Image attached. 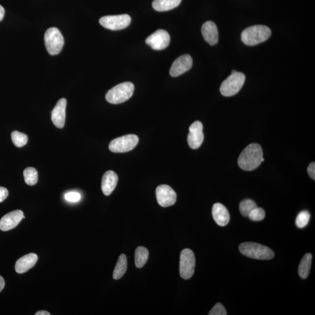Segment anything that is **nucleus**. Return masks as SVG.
<instances>
[{
    "mask_svg": "<svg viewBox=\"0 0 315 315\" xmlns=\"http://www.w3.org/2000/svg\"><path fill=\"white\" fill-rule=\"evenodd\" d=\"M134 91V86L130 82L117 85L106 95V100L112 104H119L129 100Z\"/></svg>",
    "mask_w": 315,
    "mask_h": 315,
    "instance_id": "nucleus-4",
    "label": "nucleus"
},
{
    "mask_svg": "<svg viewBox=\"0 0 315 315\" xmlns=\"http://www.w3.org/2000/svg\"><path fill=\"white\" fill-rule=\"evenodd\" d=\"M158 203L163 207L173 206L176 203L177 195L175 191L168 185H162L156 189Z\"/></svg>",
    "mask_w": 315,
    "mask_h": 315,
    "instance_id": "nucleus-11",
    "label": "nucleus"
},
{
    "mask_svg": "<svg viewBox=\"0 0 315 315\" xmlns=\"http://www.w3.org/2000/svg\"><path fill=\"white\" fill-rule=\"evenodd\" d=\"M257 204L254 201L250 199L244 200L240 204L239 210L240 213L244 217H248V215L254 208H256Z\"/></svg>",
    "mask_w": 315,
    "mask_h": 315,
    "instance_id": "nucleus-25",
    "label": "nucleus"
},
{
    "mask_svg": "<svg viewBox=\"0 0 315 315\" xmlns=\"http://www.w3.org/2000/svg\"><path fill=\"white\" fill-rule=\"evenodd\" d=\"M118 182V176L115 172L109 171L105 173L102 180V190L105 196L111 195Z\"/></svg>",
    "mask_w": 315,
    "mask_h": 315,
    "instance_id": "nucleus-19",
    "label": "nucleus"
},
{
    "mask_svg": "<svg viewBox=\"0 0 315 315\" xmlns=\"http://www.w3.org/2000/svg\"><path fill=\"white\" fill-rule=\"evenodd\" d=\"M5 10L3 7L0 5V21H2L4 17H5Z\"/></svg>",
    "mask_w": 315,
    "mask_h": 315,
    "instance_id": "nucleus-34",
    "label": "nucleus"
},
{
    "mask_svg": "<svg viewBox=\"0 0 315 315\" xmlns=\"http://www.w3.org/2000/svg\"><path fill=\"white\" fill-rule=\"evenodd\" d=\"M265 212L262 208L256 207L250 212L248 217L253 221H260L265 218Z\"/></svg>",
    "mask_w": 315,
    "mask_h": 315,
    "instance_id": "nucleus-28",
    "label": "nucleus"
},
{
    "mask_svg": "<svg viewBox=\"0 0 315 315\" xmlns=\"http://www.w3.org/2000/svg\"><path fill=\"white\" fill-rule=\"evenodd\" d=\"M24 212L18 210L7 214L0 220V229L3 231H8L15 228L23 219Z\"/></svg>",
    "mask_w": 315,
    "mask_h": 315,
    "instance_id": "nucleus-14",
    "label": "nucleus"
},
{
    "mask_svg": "<svg viewBox=\"0 0 315 315\" xmlns=\"http://www.w3.org/2000/svg\"><path fill=\"white\" fill-rule=\"evenodd\" d=\"M65 199L70 202H77L81 199V195L79 193L77 192H69L65 194Z\"/></svg>",
    "mask_w": 315,
    "mask_h": 315,
    "instance_id": "nucleus-30",
    "label": "nucleus"
},
{
    "mask_svg": "<svg viewBox=\"0 0 315 315\" xmlns=\"http://www.w3.org/2000/svg\"><path fill=\"white\" fill-rule=\"evenodd\" d=\"M307 173H308L311 178L315 179V164L314 162L310 163L307 169Z\"/></svg>",
    "mask_w": 315,
    "mask_h": 315,
    "instance_id": "nucleus-32",
    "label": "nucleus"
},
{
    "mask_svg": "<svg viewBox=\"0 0 315 315\" xmlns=\"http://www.w3.org/2000/svg\"><path fill=\"white\" fill-rule=\"evenodd\" d=\"M127 269V259L125 254H122L119 257L114 271H113V277L115 279L121 278L126 273Z\"/></svg>",
    "mask_w": 315,
    "mask_h": 315,
    "instance_id": "nucleus-22",
    "label": "nucleus"
},
{
    "mask_svg": "<svg viewBox=\"0 0 315 315\" xmlns=\"http://www.w3.org/2000/svg\"><path fill=\"white\" fill-rule=\"evenodd\" d=\"M24 177L25 182L27 185L34 186L38 181V173L37 170L33 167L27 168L24 170Z\"/></svg>",
    "mask_w": 315,
    "mask_h": 315,
    "instance_id": "nucleus-24",
    "label": "nucleus"
},
{
    "mask_svg": "<svg viewBox=\"0 0 315 315\" xmlns=\"http://www.w3.org/2000/svg\"><path fill=\"white\" fill-rule=\"evenodd\" d=\"M271 35V31L265 26H254L242 32V41L247 46H255L266 41Z\"/></svg>",
    "mask_w": 315,
    "mask_h": 315,
    "instance_id": "nucleus-2",
    "label": "nucleus"
},
{
    "mask_svg": "<svg viewBox=\"0 0 315 315\" xmlns=\"http://www.w3.org/2000/svg\"><path fill=\"white\" fill-rule=\"evenodd\" d=\"M36 315H51V313L48 312V311L46 310H40L38 311L36 313Z\"/></svg>",
    "mask_w": 315,
    "mask_h": 315,
    "instance_id": "nucleus-35",
    "label": "nucleus"
},
{
    "mask_svg": "<svg viewBox=\"0 0 315 315\" xmlns=\"http://www.w3.org/2000/svg\"><path fill=\"white\" fill-rule=\"evenodd\" d=\"M236 72V71H235V70H232V73H231V74H234V73H235Z\"/></svg>",
    "mask_w": 315,
    "mask_h": 315,
    "instance_id": "nucleus-36",
    "label": "nucleus"
},
{
    "mask_svg": "<svg viewBox=\"0 0 315 315\" xmlns=\"http://www.w3.org/2000/svg\"><path fill=\"white\" fill-rule=\"evenodd\" d=\"M139 139L134 134H127L113 140L109 144V148L113 153H126L134 149L139 143Z\"/></svg>",
    "mask_w": 315,
    "mask_h": 315,
    "instance_id": "nucleus-7",
    "label": "nucleus"
},
{
    "mask_svg": "<svg viewBox=\"0 0 315 315\" xmlns=\"http://www.w3.org/2000/svg\"><path fill=\"white\" fill-rule=\"evenodd\" d=\"M245 74L242 73L236 72L231 74L221 84V94L223 96L229 97L238 94L245 83Z\"/></svg>",
    "mask_w": 315,
    "mask_h": 315,
    "instance_id": "nucleus-5",
    "label": "nucleus"
},
{
    "mask_svg": "<svg viewBox=\"0 0 315 315\" xmlns=\"http://www.w3.org/2000/svg\"><path fill=\"white\" fill-rule=\"evenodd\" d=\"M44 39L45 47L49 55H57L61 52L65 41L61 32L58 28H49L46 31Z\"/></svg>",
    "mask_w": 315,
    "mask_h": 315,
    "instance_id": "nucleus-6",
    "label": "nucleus"
},
{
    "mask_svg": "<svg viewBox=\"0 0 315 315\" xmlns=\"http://www.w3.org/2000/svg\"><path fill=\"white\" fill-rule=\"evenodd\" d=\"M66 106V99H60L52 112V122L59 129L63 128L65 125Z\"/></svg>",
    "mask_w": 315,
    "mask_h": 315,
    "instance_id": "nucleus-15",
    "label": "nucleus"
},
{
    "mask_svg": "<svg viewBox=\"0 0 315 315\" xmlns=\"http://www.w3.org/2000/svg\"><path fill=\"white\" fill-rule=\"evenodd\" d=\"M240 252L247 257L258 260H271L274 253L268 247L254 242H244L239 246Z\"/></svg>",
    "mask_w": 315,
    "mask_h": 315,
    "instance_id": "nucleus-3",
    "label": "nucleus"
},
{
    "mask_svg": "<svg viewBox=\"0 0 315 315\" xmlns=\"http://www.w3.org/2000/svg\"><path fill=\"white\" fill-rule=\"evenodd\" d=\"M209 315H226V309L221 303H217L208 313Z\"/></svg>",
    "mask_w": 315,
    "mask_h": 315,
    "instance_id": "nucleus-29",
    "label": "nucleus"
},
{
    "mask_svg": "<svg viewBox=\"0 0 315 315\" xmlns=\"http://www.w3.org/2000/svg\"><path fill=\"white\" fill-rule=\"evenodd\" d=\"M196 266V259L194 253L189 249H183L180 257L179 271L181 277L189 279L192 277Z\"/></svg>",
    "mask_w": 315,
    "mask_h": 315,
    "instance_id": "nucleus-8",
    "label": "nucleus"
},
{
    "mask_svg": "<svg viewBox=\"0 0 315 315\" xmlns=\"http://www.w3.org/2000/svg\"><path fill=\"white\" fill-rule=\"evenodd\" d=\"M5 279L0 275V292L2 291V290L5 288Z\"/></svg>",
    "mask_w": 315,
    "mask_h": 315,
    "instance_id": "nucleus-33",
    "label": "nucleus"
},
{
    "mask_svg": "<svg viewBox=\"0 0 315 315\" xmlns=\"http://www.w3.org/2000/svg\"><path fill=\"white\" fill-rule=\"evenodd\" d=\"M192 66V57L189 55L180 56L173 63L170 69V75L173 77H178L191 69Z\"/></svg>",
    "mask_w": 315,
    "mask_h": 315,
    "instance_id": "nucleus-13",
    "label": "nucleus"
},
{
    "mask_svg": "<svg viewBox=\"0 0 315 315\" xmlns=\"http://www.w3.org/2000/svg\"><path fill=\"white\" fill-rule=\"evenodd\" d=\"M264 161L262 148L259 144L253 143L243 150L239 155L238 164L244 171H251L259 167Z\"/></svg>",
    "mask_w": 315,
    "mask_h": 315,
    "instance_id": "nucleus-1",
    "label": "nucleus"
},
{
    "mask_svg": "<svg viewBox=\"0 0 315 315\" xmlns=\"http://www.w3.org/2000/svg\"><path fill=\"white\" fill-rule=\"evenodd\" d=\"M181 2L182 0H154L153 7L157 12H166L176 8Z\"/></svg>",
    "mask_w": 315,
    "mask_h": 315,
    "instance_id": "nucleus-20",
    "label": "nucleus"
},
{
    "mask_svg": "<svg viewBox=\"0 0 315 315\" xmlns=\"http://www.w3.org/2000/svg\"><path fill=\"white\" fill-rule=\"evenodd\" d=\"M9 196V191L5 187H0V203L5 201Z\"/></svg>",
    "mask_w": 315,
    "mask_h": 315,
    "instance_id": "nucleus-31",
    "label": "nucleus"
},
{
    "mask_svg": "<svg viewBox=\"0 0 315 315\" xmlns=\"http://www.w3.org/2000/svg\"><path fill=\"white\" fill-rule=\"evenodd\" d=\"M171 38L167 32L159 30L146 39V43L154 50L161 51L168 47Z\"/></svg>",
    "mask_w": 315,
    "mask_h": 315,
    "instance_id": "nucleus-10",
    "label": "nucleus"
},
{
    "mask_svg": "<svg viewBox=\"0 0 315 315\" xmlns=\"http://www.w3.org/2000/svg\"><path fill=\"white\" fill-rule=\"evenodd\" d=\"M131 17L127 14L118 16H108L102 17L100 24L102 27L112 31L125 29L131 23Z\"/></svg>",
    "mask_w": 315,
    "mask_h": 315,
    "instance_id": "nucleus-9",
    "label": "nucleus"
},
{
    "mask_svg": "<svg viewBox=\"0 0 315 315\" xmlns=\"http://www.w3.org/2000/svg\"><path fill=\"white\" fill-rule=\"evenodd\" d=\"M212 215L215 222L219 226H226L229 222L230 215L227 208L221 203L213 205Z\"/></svg>",
    "mask_w": 315,
    "mask_h": 315,
    "instance_id": "nucleus-18",
    "label": "nucleus"
},
{
    "mask_svg": "<svg viewBox=\"0 0 315 315\" xmlns=\"http://www.w3.org/2000/svg\"><path fill=\"white\" fill-rule=\"evenodd\" d=\"M310 217L309 212L307 211H302L299 212L295 220L297 227L300 229L305 228L308 224Z\"/></svg>",
    "mask_w": 315,
    "mask_h": 315,
    "instance_id": "nucleus-27",
    "label": "nucleus"
},
{
    "mask_svg": "<svg viewBox=\"0 0 315 315\" xmlns=\"http://www.w3.org/2000/svg\"><path fill=\"white\" fill-rule=\"evenodd\" d=\"M12 139L14 145L21 148L26 146L28 142V136L26 134L14 131L12 133Z\"/></svg>",
    "mask_w": 315,
    "mask_h": 315,
    "instance_id": "nucleus-26",
    "label": "nucleus"
},
{
    "mask_svg": "<svg viewBox=\"0 0 315 315\" xmlns=\"http://www.w3.org/2000/svg\"><path fill=\"white\" fill-rule=\"evenodd\" d=\"M201 33L204 40L211 46L215 45L218 42V31L216 24L212 21H207L201 28Z\"/></svg>",
    "mask_w": 315,
    "mask_h": 315,
    "instance_id": "nucleus-16",
    "label": "nucleus"
},
{
    "mask_svg": "<svg viewBox=\"0 0 315 315\" xmlns=\"http://www.w3.org/2000/svg\"><path fill=\"white\" fill-rule=\"evenodd\" d=\"M38 260L36 254L32 253L27 254L17 261L16 263V271L17 273L23 274L27 272L31 268L34 267Z\"/></svg>",
    "mask_w": 315,
    "mask_h": 315,
    "instance_id": "nucleus-17",
    "label": "nucleus"
},
{
    "mask_svg": "<svg viewBox=\"0 0 315 315\" xmlns=\"http://www.w3.org/2000/svg\"><path fill=\"white\" fill-rule=\"evenodd\" d=\"M202 123L199 121L194 122L189 128V133L187 136V142L192 149L199 148L204 140Z\"/></svg>",
    "mask_w": 315,
    "mask_h": 315,
    "instance_id": "nucleus-12",
    "label": "nucleus"
},
{
    "mask_svg": "<svg viewBox=\"0 0 315 315\" xmlns=\"http://www.w3.org/2000/svg\"><path fill=\"white\" fill-rule=\"evenodd\" d=\"M149 256V252L146 247L139 246L137 247L135 252V264L137 268H141L146 264Z\"/></svg>",
    "mask_w": 315,
    "mask_h": 315,
    "instance_id": "nucleus-23",
    "label": "nucleus"
},
{
    "mask_svg": "<svg viewBox=\"0 0 315 315\" xmlns=\"http://www.w3.org/2000/svg\"><path fill=\"white\" fill-rule=\"evenodd\" d=\"M312 255L310 253H306L303 256L299 265L298 274L300 277L306 279L309 274L312 264Z\"/></svg>",
    "mask_w": 315,
    "mask_h": 315,
    "instance_id": "nucleus-21",
    "label": "nucleus"
}]
</instances>
